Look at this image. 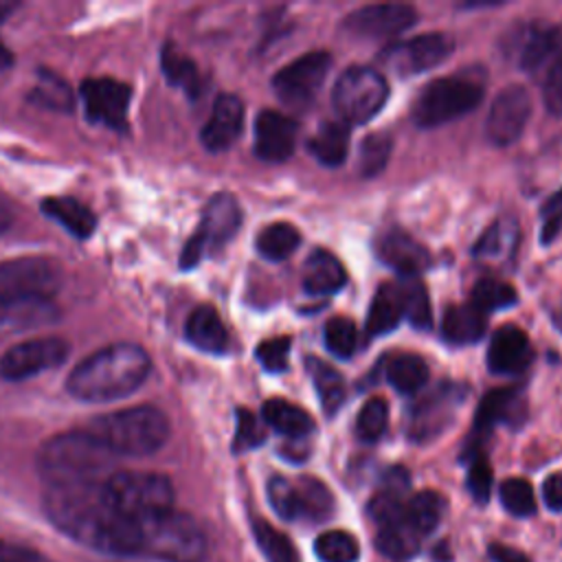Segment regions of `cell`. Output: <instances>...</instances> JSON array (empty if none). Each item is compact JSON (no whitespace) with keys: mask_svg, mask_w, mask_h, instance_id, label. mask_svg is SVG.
<instances>
[{"mask_svg":"<svg viewBox=\"0 0 562 562\" xmlns=\"http://www.w3.org/2000/svg\"><path fill=\"white\" fill-rule=\"evenodd\" d=\"M533 360V349L527 334L516 325H503L494 331L487 347V367L492 373L518 375Z\"/></svg>","mask_w":562,"mask_h":562,"instance_id":"20","label":"cell"},{"mask_svg":"<svg viewBox=\"0 0 562 562\" xmlns=\"http://www.w3.org/2000/svg\"><path fill=\"white\" fill-rule=\"evenodd\" d=\"M544 105L551 114L562 116V46L553 57V64L547 70L544 88H542Z\"/></svg>","mask_w":562,"mask_h":562,"instance_id":"53","label":"cell"},{"mask_svg":"<svg viewBox=\"0 0 562 562\" xmlns=\"http://www.w3.org/2000/svg\"><path fill=\"white\" fill-rule=\"evenodd\" d=\"M296 136L299 127L290 116L261 110L255 121V154L263 162H283L294 154Z\"/></svg>","mask_w":562,"mask_h":562,"instance_id":"18","label":"cell"},{"mask_svg":"<svg viewBox=\"0 0 562 562\" xmlns=\"http://www.w3.org/2000/svg\"><path fill=\"white\" fill-rule=\"evenodd\" d=\"M42 213L79 239L90 237L97 226L94 213L70 195H53L42 200Z\"/></svg>","mask_w":562,"mask_h":562,"instance_id":"26","label":"cell"},{"mask_svg":"<svg viewBox=\"0 0 562 562\" xmlns=\"http://www.w3.org/2000/svg\"><path fill=\"white\" fill-rule=\"evenodd\" d=\"M314 551L321 562H356L360 555L356 538L340 529L321 533L314 542Z\"/></svg>","mask_w":562,"mask_h":562,"instance_id":"40","label":"cell"},{"mask_svg":"<svg viewBox=\"0 0 562 562\" xmlns=\"http://www.w3.org/2000/svg\"><path fill=\"white\" fill-rule=\"evenodd\" d=\"M57 321L59 307L50 296H0V340Z\"/></svg>","mask_w":562,"mask_h":562,"instance_id":"17","label":"cell"},{"mask_svg":"<svg viewBox=\"0 0 562 562\" xmlns=\"http://www.w3.org/2000/svg\"><path fill=\"white\" fill-rule=\"evenodd\" d=\"M266 439V430L261 422L246 408H237V430H235V441L233 450L235 452H246L257 446H261Z\"/></svg>","mask_w":562,"mask_h":562,"instance_id":"49","label":"cell"},{"mask_svg":"<svg viewBox=\"0 0 562 562\" xmlns=\"http://www.w3.org/2000/svg\"><path fill=\"white\" fill-rule=\"evenodd\" d=\"M9 66H13V53H11L9 46L0 40V70H7Z\"/></svg>","mask_w":562,"mask_h":562,"instance_id":"58","label":"cell"},{"mask_svg":"<svg viewBox=\"0 0 562 562\" xmlns=\"http://www.w3.org/2000/svg\"><path fill=\"white\" fill-rule=\"evenodd\" d=\"M160 68L167 77V81L180 90H184L189 97H198L202 90L200 72L193 59H189L184 53H180L176 46L165 44L160 53Z\"/></svg>","mask_w":562,"mask_h":562,"instance_id":"36","label":"cell"},{"mask_svg":"<svg viewBox=\"0 0 562 562\" xmlns=\"http://www.w3.org/2000/svg\"><path fill=\"white\" fill-rule=\"evenodd\" d=\"M514 241V226L507 228L503 222H496L487 228V233L474 244V255L481 259H492L505 252V248Z\"/></svg>","mask_w":562,"mask_h":562,"instance_id":"51","label":"cell"},{"mask_svg":"<svg viewBox=\"0 0 562 562\" xmlns=\"http://www.w3.org/2000/svg\"><path fill=\"white\" fill-rule=\"evenodd\" d=\"M483 99L479 81L468 77H439L426 83L411 110L419 127H437L472 112Z\"/></svg>","mask_w":562,"mask_h":562,"instance_id":"7","label":"cell"},{"mask_svg":"<svg viewBox=\"0 0 562 562\" xmlns=\"http://www.w3.org/2000/svg\"><path fill=\"white\" fill-rule=\"evenodd\" d=\"M325 345L338 358H349L358 345L356 323L347 316H334L325 325Z\"/></svg>","mask_w":562,"mask_h":562,"instance_id":"46","label":"cell"},{"mask_svg":"<svg viewBox=\"0 0 562 562\" xmlns=\"http://www.w3.org/2000/svg\"><path fill=\"white\" fill-rule=\"evenodd\" d=\"M294 487L299 498V516H307L312 522H323L334 514V496L323 481L301 476Z\"/></svg>","mask_w":562,"mask_h":562,"instance_id":"37","label":"cell"},{"mask_svg":"<svg viewBox=\"0 0 562 562\" xmlns=\"http://www.w3.org/2000/svg\"><path fill=\"white\" fill-rule=\"evenodd\" d=\"M239 226H241V209L235 195L215 193L202 211L198 231L191 235V239L182 248L180 266L182 268L198 266L204 255L231 241L239 231Z\"/></svg>","mask_w":562,"mask_h":562,"instance_id":"9","label":"cell"},{"mask_svg":"<svg viewBox=\"0 0 562 562\" xmlns=\"http://www.w3.org/2000/svg\"><path fill=\"white\" fill-rule=\"evenodd\" d=\"M375 255L382 263H386L406 279L422 274L430 266L428 250L400 228H391L378 237Z\"/></svg>","mask_w":562,"mask_h":562,"instance_id":"19","label":"cell"},{"mask_svg":"<svg viewBox=\"0 0 562 562\" xmlns=\"http://www.w3.org/2000/svg\"><path fill=\"white\" fill-rule=\"evenodd\" d=\"M114 457L88 428L50 437L40 450V472L48 485L105 483L116 470Z\"/></svg>","mask_w":562,"mask_h":562,"instance_id":"3","label":"cell"},{"mask_svg":"<svg viewBox=\"0 0 562 562\" xmlns=\"http://www.w3.org/2000/svg\"><path fill=\"white\" fill-rule=\"evenodd\" d=\"M61 285V268L46 257H18L0 263V296H50Z\"/></svg>","mask_w":562,"mask_h":562,"instance_id":"12","label":"cell"},{"mask_svg":"<svg viewBox=\"0 0 562 562\" xmlns=\"http://www.w3.org/2000/svg\"><path fill=\"white\" fill-rule=\"evenodd\" d=\"M487 553L494 562H531L522 551H518L509 544H501V542H492L487 547Z\"/></svg>","mask_w":562,"mask_h":562,"instance_id":"57","label":"cell"},{"mask_svg":"<svg viewBox=\"0 0 562 562\" xmlns=\"http://www.w3.org/2000/svg\"><path fill=\"white\" fill-rule=\"evenodd\" d=\"M562 46V35L551 29V26H542V24H529L520 29V40L516 37V46H514V55H516V64L522 70H538L551 55H555Z\"/></svg>","mask_w":562,"mask_h":562,"instance_id":"22","label":"cell"},{"mask_svg":"<svg viewBox=\"0 0 562 562\" xmlns=\"http://www.w3.org/2000/svg\"><path fill=\"white\" fill-rule=\"evenodd\" d=\"M487 318L472 303L468 305H450L443 314L441 334L452 345H472L481 340L485 334Z\"/></svg>","mask_w":562,"mask_h":562,"instance_id":"31","label":"cell"},{"mask_svg":"<svg viewBox=\"0 0 562 562\" xmlns=\"http://www.w3.org/2000/svg\"><path fill=\"white\" fill-rule=\"evenodd\" d=\"M516 301H518V294H516L514 285H509L505 281L481 279L472 288V305L476 310H481L483 314L512 307V305H516Z\"/></svg>","mask_w":562,"mask_h":562,"instance_id":"41","label":"cell"},{"mask_svg":"<svg viewBox=\"0 0 562 562\" xmlns=\"http://www.w3.org/2000/svg\"><path fill=\"white\" fill-rule=\"evenodd\" d=\"M446 512V498L435 490H422L406 501V520L424 538L435 531Z\"/></svg>","mask_w":562,"mask_h":562,"instance_id":"35","label":"cell"},{"mask_svg":"<svg viewBox=\"0 0 562 562\" xmlns=\"http://www.w3.org/2000/svg\"><path fill=\"white\" fill-rule=\"evenodd\" d=\"M386 380L395 391L413 395L428 382V364L417 353H395L386 362Z\"/></svg>","mask_w":562,"mask_h":562,"instance_id":"33","label":"cell"},{"mask_svg":"<svg viewBox=\"0 0 562 562\" xmlns=\"http://www.w3.org/2000/svg\"><path fill=\"white\" fill-rule=\"evenodd\" d=\"M525 413V400L520 391L516 389H496L487 393L476 411L474 417V430L479 435L490 432L496 424H507V422H520Z\"/></svg>","mask_w":562,"mask_h":562,"instance_id":"24","label":"cell"},{"mask_svg":"<svg viewBox=\"0 0 562 562\" xmlns=\"http://www.w3.org/2000/svg\"><path fill=\"white\" fill-rule=\"evenodd\" d=\"M105 492L119 514L143 522L173 509V485L158 472L116 470L105 481Z\"/></svg>","mask_w":562,"mask_h":562,"instance_id":"6","label":"cell"},{"mask_svg":"<svg viewBox=\"0 0 562 562\" xmlns=\"http://www.w3.org/2000/svg\"><path fill=\"white\" fill-rule=\"evenodd\" d=\"M400 292L404 303V316L411 321V325L417 329H428L432 323V312L426 288L417 279H406L400 283Z\"/></svg>","mask_w":562,"mask_h":562,"instance_id":"43","label":"cell"},{"mask_svg":"<svg viewBox=\"0 0 562 562\" xmlns=\"http://www.w3.org/2000/svg\"><path fill=\"white\" fill-rule=\"evenodd\" d=\"M13 9H15L13 2H0V20H4V15H7L9 11H13Z\"/></svg>","mask_w":562,"mask_h":562,"instance_id":"60","label":"cell"},{"mask_svg":"<svg viewBox=\"0 0 562 562\" xmlns=\"http://www.w3.org/2000/svg\"><path fill=\"white\" fill-rule=\"evenodd\" d=\"M68 351V342L57 336L26 338L4 351V356L0 358V378L9 382H20L46 373L64 364Z\"/></svg>","mask_w":562,"mask_h":562,"instance_id":"11","label":"cell"},{"mask_svg":"<svg viewBox=\"0 0 562 562\" xmlns=\"http://www.w3.org/2000/svg\"><path fill=\"white\" fill-rule=\"evenodd\" d=\"M501 503L503 507L516 516V518H527L536 514V494L529 481L525 479H505L501 483Z\"/></svg>","mask_w":562,"mask_h":562,"instance_id":"44","label":"cell"},{"mask_svg":"<svg viewBox=\"0 0 562 562\" xmlns=\"http://www.w3.org/2000/svg\"><path fill=\"white\" fill-rule=\"evenodd\" d=\"M389 83L382 72L369 66L347 68L334 83V110L347 125L369 123L386 103Z\"/></svg>","mask_w":562,"mask_h":562,"instance_id":"8","label":"cell"},{"mask_svg":"<svg viewBox=\"0 0 562 562\" xmlns=\"http://www.w3.org/2000/svg\"><path fill=\"white\" fill-rule=\"evenodd\" d=\"M307 149L325 167L342 165L349 151V125L342 121L321 123L307 140Z\"/></svg>","mask_w":562,"mask_h":562,"instance_id":"30","label":"cell"},{"mask_svg":"<svg viewBox=\"0 0 562 562\" xmlns=\"http://www.w3.org/2000/svg\"><path fill=\"white\" fill-rule=\"evenodd\" d=\"M468 492L476 503H487L492 490V468L483 454H476L468 468Z\"/></svg>","mask_w":562,"mask_h":562,"instance_id":"52","label":"cell"},{"mask_svg":"<svg viewBox=\"0 0 562 562\" xmlns=\"http://www.w3.org/2000/svg\"><path fill=\"white\" fill-rule=\"evenodd\" d=\"M417 22V11L411 4H369L351 11L342 29L358 40H389L408 31Z\"/></svg>","mask_w":562,"mask_h":562,"instance_id":"14","label":"cell"},{"mask_svg":"<svg viewBox=\"0 0 562 562\" xmlns=\"http://www.w3.org/2000/svg\"><path fill=\"white\" fill-rule=\"evenodd\" d=\"M305 367H307V373L314 382V389H316V395L323 404V411L327 415H334L338 411V406L342 404V400H345V380H342V375L331 364H327L325 360L314 358V356H310L305 360Z\"/></svg>","mask_w":562,"mask_h":562,"instance_id":"34","label":"cell"},{"mask_svg":"<svg viewBox=\"0 0 562 562\" xmlns=\"http://www.w3.org/2000/svg\"><path fill=\"white\" fill-rule=\"evenodd\" d=\"M151 360L140 345L112 342L70 371L66 389L81 402H112L132 395L149 375Z\"/></svg>","mask_w":562,"mask_h":562,"instance_id":"2","label":"cell"},{"mask_svg":"<svg viewBox=\"0 0 562 562\" xmlns=\"http://www.w3.org/2000/svg\"><path fill=\"white\" fill-rule=\"evenodd\" d=\"M391 136L386 132H373L362 140V147L358 151V171L364 178H373L378 176L391 156Z\"/></svg>","mask_w":562,"mask_h":562,"instance_id":"42","label":"cell"},{"mask_svg":"<svg viewBox=\"0 0 562 562\" xmlns=\"http://www.w3.org/2000/svg\"><path fill=\"white\" fill-rule=\"evenodd\" d=\"M88 430L114 457H145L167 443L171 426L160 408L143 404L99 415Z\"/></svg>","mask_w":562,"mask_h":562,"instance_id":"4","label":"cell"},{"mask_svg":"<svg viewBox=\"0 0 562 562\" xmlns=\"http://www.w3.org/2000/svg\"><path fill=\"white\" fill-rule=\"evenodd\" d=\"M0 562H50V560L31 547H24L11 540H0Z\"/></svg>","mask_w":562,"mask_h":562,"instance_id":"55","label":"cell"},{"mask_svg":"<svg viewBox=\"0 0 562 562\" xmlns=\"http://www.w3.org/2000/svg\"><path fill=\"white\" fill-rule=\"evenodd\" d=\"M33 99L37 103H42L44 108H53V110H70L72 108V97L68 86L50 72H42L35 90H33Z\"/></svg>","mask_w":562,"mask_h":562,"instance_id":"47","label":"cell"},{"mask_svg":"<svg viewBox=\"0 0 562 562\" xmlns=\"http://www.w3.org/2000/svg\"><path fill=\"white\" fill-rule=\"evenodd\" d=\"M542 498L549 509L562 512V470L553 472L542 483Z\"/></svg>","mask_w":562,"mask_h":562,"instance_id":"56","label":"cell"},{"mask_svg":"<svg viewBox=\"0 0 562 562\" xmlns=\"http://www.w3.org/2000/svg\"><path fill=\"white\" fill-rule=\"evenodd\" d=\"M329 68L331 55L327 50L305 53L274 75L272 88L283 103L292 108H305L318 94Z\"/></svg>","mask_w":562,"mask_h":562,"instance_id":"10","label":"cell"},{"mask_svg":"<svg viewBox=\"0 0 562 562\" xmlns=\"http://www.w3.org/2000/svg\"><path fill=\"white\" fill-rule=\"evenodd\" d=\"M184 334L193 347L206 353H222L228 347V331L211 305H198L184 325Z\"/></svg>","mask_w":562,"mask_h":562,"instance_id":"25","label":"cell"},{"mask_svg":"<svg viewBox=\"0 0 562 562\" xmlns=\"http://www.w3.org/2000/svg\"><path fill=\"white\" fill-rule=\"evenodd\" d=\"M531 116V97L522 86H507L503 88L487 112L485 119V136L492 145L507 147L516 143Z\"/></svg>","mask_w":562,"mask_h":562,"instance_id":"13","label":"cell"},{"mask_svg":"<svg viewBox=\"0 0 562 562\" xmlns=\"http://www.w3.org/2000/svg\"><path fill=\"white\" fill-rule=\"evenodd\" d=\"M290 347H292V340L288 336H274V338L261 340L255 349V356L266 371H283L288 367Z\"/></svg>","mask_w":562,"mask_h":562,"instance_id":"50","label":"cell"},{"mask_svg":"<svg viewBox=\"0 0 562 562\" xmlns=\"http://www.w3.org/2000/svg\"><path fill=\"white\" fill-rule=\"evenodd\" d=\"M553 323H555V327H558V329H562V305L553 312Z\"/></svg>","mask_w":562,"mask_h":562,"instance_id":"61","label":"cell"},{"mask_svg":"<svg viewBox=\"0 0 562 562\" xmlns=\"http://www.w3.org/2000/svg\"><path fill=\"white\" fill-rule=\"evenodd\" d=\"M268 501L272 509L283 518V520H294L299 518V498H296V487L290 483L285 476H272L268 481Z\"/></svg>","mask_w":562,"mask_h":562,"instance_id":"48","label":"cell"},{"mask_svg":"<svg viewBox=\"0 0 562 562\" xmlns=\"http://www.w3.org/2000/svg\"><path fill=\"white\" fill-rule=\"evenodd\" d=\"M261 415H263V422L272 430H277L279 435H283L292 441H301L314 430L312 417L301 406H296L288 400H281V397L268 400L261 408Z\"/></svg>","mask_w":562,"mask_h":562,"instance_id":"27","label":"cell"},{"mask_svg":"<svg viewBox=\"0 0 562 562\" xmlns=\"http://www.w3.org/2000/svg\"><path fill=\"white\" fill-rule=\"evenodd\" d=\"M404 318V303L400 283H382L371 301L367 314V334L369 336H384L400 325Z\"/></svg>","mask_w":562,"mask_h":562,"instance_id":"28","label":"cell"},{"mask_svg":"<svg viewBox=\"0 0 562 562\" xmlns=\"http://www.w3.org/2000/svg\"><path fill=\"white\" fill-rule=\"evenodd\" d=\"M562 231V189L555 191L540 209V241H553Z\"/></svg>","mask_w":562,"mask_h":562,"instance_id":"54","label":"cell"},{"mask_svg":"<svg viewBox=\"0 0 562 562\" xmlns=\"http://www.w3.org/2000/svg\"><path fill=\"white\" fill-rule=\"evenodd\" d=\"M252 533L257 547L261 549L268 562H301V555L296 547L290 542V538L274 529L272 525H268L266 520H255Z\"/></svg>","mask_w":562,"mask_h":562,"instance_id":"39","label":"cell"},{"mask_svg":"<svg viewBox=\"0 0 562 562\" xmlns=\"http://www.w3.org/2000/svg\"><path fill=\"white\" fill-rule=\"evenodd\" d=\"M347 283V272L338 257L331 252L316 248L310 252L305 268H303V288L307 294L314 296H327L338 292Z\"/></svg>","mask_w":562,"mask_h":562,"instance_id":"23","label":"cell"},{"mask_svg":"<svg viewBox=\"0 0 562 562\" xmlns=\"http://www.w3.org/2000/svg\"><path fill=\"white\" fill-rule=\"evenodd\" d=\"M86 116L112 130H125L130 110V88L112 77H90L81 83Z\"/></svg>","mask_w":562,"mask_h":562,"instance_id":"16","label":"cell"},{"mask_svg":"<svg viewBox=\"0 0 562 562\" xmlns=\"http://www.w3.org/2000/svg\"><path fill=\"white\" fill-rule=\"evenodd\" d=\"M301 244L299 231L288 222H274L261 228V233L255 239V246L259 255L268 261H283L288 259Z\"/></svg>","mask_w":562,"mask_h":562,"instance_id":"38","label":"cell"},{"mask_svg":"<svg viewBox=\"0 0 562 562\" xmlns=\"http://www.w3.org/2000/svg\"><path fill=\"white\" fill-rule=\"evenodd\" d=\"M138 525V553L162 562H202L206 538L200 525L176 509Z\"/></svg>","mask_w":562,"mask_h":562,"instance_id":"5","label":"cell"},{"mask_svg":"<svg viewBox=\"0 0 562 562\" xmlns=\"http://www.w3.org/2000/svg\"><path fill=\"white\" fill-rule=\"evenodd\" d=\"M454 50V40L448 33H422L413 40L393 44L384 50V64L400 75H417L446 61Z\"/></svg>","mask_w":562,"mask_h":562,"instance_id":"15","label":"cell"},{"mask_svg":"<svg viewBox=\"0 0 562 562\" xmlns=\"http://www.w3.org/2000/svg\"><path fill=\"white\" fill-rule=\"evenodd\" d=\"M459 395H457V386H446L441 384L439 389H435L432 393H428L415 408L413 413V424H411V435L415 437H430L437 430H441L446 426V419L439 417V411H450L452 406L459 404Z\"/></svg>","mask_w":562,"mask_h":562,"instance_id":"29","label":"cell"},{"mask_svg":"<svg viewBox=\"0 0 562 562\" xmlns=\"http://www.w3.org/2000/svg\"><path fill=\"white\" fill-rule=\"evenodd\" d=\"M389 424V404L382 397H371L362 404L356 417V432L362 441H378Z\"/></svg>","mask_w":562,"mask_h":562,"instance_id":"45","label":"cell"},{"mask_svg":"<svg viewBox=\"0 0 562 562\" xmlns=\"http://www.w3.org/2000/svg\"><path fill=\"white\" fill-rule=\"evenodd\" d=\"M44 509L72 540L116 555L138 553V525L116 512L105 483L48 485Z\"/></svg>","mask_w":562,"mask_h":562,"instance_id":"1","label":"cell"},{"mask_svg":"<svg viewBox=\"0 0 562 562\" xmlns=\"http://www.w3.org/2000/svg\"><path fill=\"white\" fill-rule=\"evenodd\" d=\"M419 544H422V536L411 527L406 516L397 522L380 527L378 536H375V549L384 558L395 560V562H404V560H411L413 555H417Z\"/></svg>","mask_w":562,"mask_h":562,"instance_id":"32","label":"cell"},{"mask_svg":"<svg viewBox=\"0 0 562 562\" xmlns=\"http://www.w3.org/2000/svg\"><path fill=\"white\" fill-rule=\"evenodd\" d=\"M244 127V103L235 94H220L206 119L200 140L209 151L228 149Z\"/></svg>","mask_w":562,"mask_h":562,"instance_id":"21","label":"cell"},{"mask_svg":"<svg viewBox=\"0 0 562 562\" xmlns=\"http://www.w3.org/2000/svg\"><path fill=\"white\" fill-rule=\"evenodd\" d=\"M11 222H13L11 209H9L4 202H0V235L11 226Z\"/></svg>","mask_w":562,"mask_h":562,"instance_id":"59","label":"cell"}]
</instances>
